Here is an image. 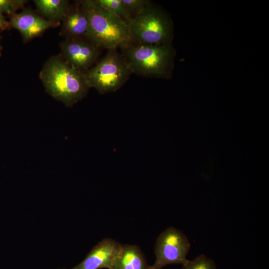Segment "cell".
I'll use <instances>...</instances> for the list:
<instances>
[{
	"instance_id": "obj_4",
	"label": "cell",
	"mask_w": 269,
	"mask_h": 269,
	"mask_svg": "<svg viewBox=\"0 0 269 269\" xmlns=\"http://www.w3.org/2000/svg\"><path fill=\"white\" fill-rule=\"evenodd\" d=\"M135 42L150 45L171 44L172 21L158 6L150 2L127 23Z\"/></svg>"
},
{
	"instance_id": "obj_19",
	"label": "cell",
	"mask_w": 269,
	"mask_h": 269,
	"mask_svg": "<svg viewBox=\"0 0 269 269\" xmlns=\"http://www.w3.org/2000/svg\"><path fill=\"white\" fill-rule=\"evenodd\" d=\"M1 56V51H0V56Z\"/></svg>"
},
{
	"instance_id": "obj_2",
	"label": "cell",
	"mask_w": 269,
	"mask_h": 269,
	"mask_svg": "<svg viewBox=\"0 0 269 269\" xmlns=\"http://www.w3.org/2000/svg\"><path fill=\"white\" fill-rule=\"evenodd\" d=\"M87 15L88 39L99 48H124L135 42L126 22L101 7L95 0L80 1Z\"/></svg>"
},
{
	"instance_id": "obj_3",
	"label": "cell",
	"mask_w": 269,
	"mask_h": 269,
	"mask_svg": "<svg viewBox=\"0 0 269 269\" xmlns=\"http://www.w3.org/2000/svg\"><path fill=\"white\" fill-rule=\"evenodd\" d=\"M132 72L147 77L168 78L175 55L171 44L150 45L134 42L122 49Z\"/></svg>"
},
{
	"instance_id": "obj_17",
	"label": "cell",
	"mask_w": 269,
	"mask_h": 269,
	"mask_svg": "<svg viewBox=\"0 0 269 269\" xmlns=\"http://www.w3.org/2000/svg\"><path fill=\"white\" fill-rule=\"evenodd\" d=\"M10 26L9 21H7L3 14L0 12V31L8 29Z\"/></svg>"
},
{
	"instance_id": "obj_7",
	"label": "cell",
	"mask_w": 269,
	"mask_h": 269,
	"mask_svg": "<svg viewBox=\"0 0 269 269\" xmlns=\"http://www.w3.org/2000/svg\"><path fill=\"white\" fill-rule=\"evenodd\" d=\"M60 47L62 58L83 73L92 67L100 55V48L87 39H66Z\"/></svg>"
},
{
	"instance_id": "obj_14",
	"label": "cell",
	"mask_w": 269,
	"mask_h": 269,
	"mask_svg": "<svg viewBox=\"0 0 269 269\" xmlns=\"http://www.w3.org/2000/svg\"><path fill=\"white\" fill-rule=\"evenodd\" d=\"M181 269H216V267L213 260L201 255L192 261L188 260Z\"/></svg>"
},
{
	"instance_id": "obj_1",
	"label": "cell",
	"mask_w": 269,
	"mask_h": 269,
	"mask_svg": "<svg viewBox=\"0 0 269 269\" xmlns=\"http://www.w3.org/2000/svg\"><path fill=\"white\" fill-rule=\"evenodd\" d=\"M39 77L47 93L67 107L82 100L90 88L84 73L70 65L61 55L47 60Z\"/></svg>"
},
{
	"instance_id": "obj_15",
	"label": "cell",
	"mask_w": 269,
	"mask_h": 269,
	"mask_svg": "<svg viewBox=\"0 0 269 269\" xmlns=\"http://www.w3.org/2000/svg\"><path fill=\"white\" fill-rule=\"evenodd\" d=\"M125 8L131 18L140 13L150 2L147 0H122Z\"/></svg>"
},
{
	"instance_id": "obj_9",
	"label": "cell",
	"mask_w": 269,
	"mask_h": 269,
	"mask_svg": "<svg viewBox=\"0 0 269 269\" xmlns=\"http://www.w3.org/2000/svg\"><path fill=\"white\" fill-rule=\"evenodd\" d=\"M9 23L10 27L20 32L25 41L39 36L47 29L59 24L58 22L48 20L29 9L11 15Z\"/></svg>"
},
{
	"instance_id": "obj_16",
	"label": "cell",
	"mask_w": 269,
	"mask_h": 269,
	"mask_svg": "<svg viewBox=\"0 0 269 269\" xmlns=\"http://www.w3.org/2000/svg\"><path fill=\"white\" fill-rule=\"evenodd\" d=\"M26 2L24 0H0V12L11 16L15 13L16 10L22 8Z\"/></svg>"
},
{
	"instance_id": "obj_8",
	"label": "cell",
	"mask_w": 269,
	"mask_h": 269,
	"mask_svg": "<svg viewBox=\"0 0 269 269\" xmlns=\"http://www.w3.org/2000/svg\"><path fill=\"white\" fill-rule=\"evenodd\" d=\"M122 245L111 238H105L96 244L86 258L73 269H112Z\"/></svg>"
},
{
	"instance_id": "obj_18",
	"label": "cell",
	"mask_w": 269,
	"mask_h": 269,
	"mask_svg": "<svg viewBox=\"0 0 269 269\" xmlns=\"http://www.w3.org/2000/svg\"><path fill=\"white\" fill-rule=\"evenodd\" d=\"M1 49H2V47L0 45V51H1Z\"/></svg>"
},
{
	"instance_id": "obj_6",
	"label": "cell",
	"mask_w": 269,
	"mask_h": 269,
	"mask_svg": "<svg viewBox=\"0 0 269 269\" xmlns=\"http://www.w3.org/2000/svg\"><path fill=\"white\" fill-rule=\"evenodd\" d=\"M190 247L187 237L180 230L171 227L158 237L154 247L155 261L149 269H161L168 265L181 264L187 261Z\"/></svg>"
},
{
	"instance_id": "obj_11",
	"label": "cell",
	"mask_w": 269,
	"mask_h": 269,
	"mask_svg": "<svg viewBox=\"0 0 269 269\" xmlns=\"http://www.w3.org/2000/svg\"><path fill=\"white\" fill-rule=\"evenodd\" d=\"M149 267L139 247L125 244L122 245L112 269H149Z\"/></svg>"
},
{
	"instance_id": "obj_12",
	"label": "cell",
	"mask_w": 269,
	"mask_h": 269,
	"mask_svg": "<svg viewBox=\"0 0 269 269\" xmlns=\"http://www.w3.org/2000/svg\"><path fill=\"white\" fill-rule=\"evenodd\" d=\"M34 2L39 13L54 22L62 20L70 7L69 1L65 0H35Z\"/></svg>"
},
{
	"instance_id": "obj_10",
	"label": "cell",
	"mask_w": 269,
	"mask_h": 269,
	"mask_svg": "<svg viewBox=\"0 0 269 269\" xmlns=\"http://www.w3.org/2000/svg\"><path fill=\"white\" fill-rule=\"evenodd\" d=\"M62 21L60 34L66 39L88 40L89 20L80 1L70 5Z\"/></svg>"
},
{
	"instance_id": "obj_5",
	"label": "cell",
	"mask_w": 269,
	"mask_h": 269,
	"mask_svg": "<svg viewBox=\"0 0 269 269\" xmlns=\"http://www.w3.org/2000/svg\"><path fill=\"white\" fill-rule=\"evenodd\" d=\"M84 74L90 88L104 95L120 89L132 72L123 54L112 49Z\"/></svg>"
},
{
	"instance_id": "obj_20",
	"label": "cell",
	"mask_w": 269,
	"mask_h": 269,
	"mask_svg": "<svg viewBox=\"0 0 269 269\" xmlns=\"http://www.w3.org/2000/svg\"></svg>"
},
{
	"instance_id": "obj_13",
	"label": "cell",
	"mask_w": 269,
	"mask_h": 269,
	"mask_svg": "<svg viewBox=\"0 0 269 269\" xmlns=\"http://www.w3.org/2000/svg\"><path fill=\"white\" fill-rule=\"evenodd\" d=\"M103 8L119 17L127 23L131 19L122 0H95Z\"/></svg>"
}]
</instances>
